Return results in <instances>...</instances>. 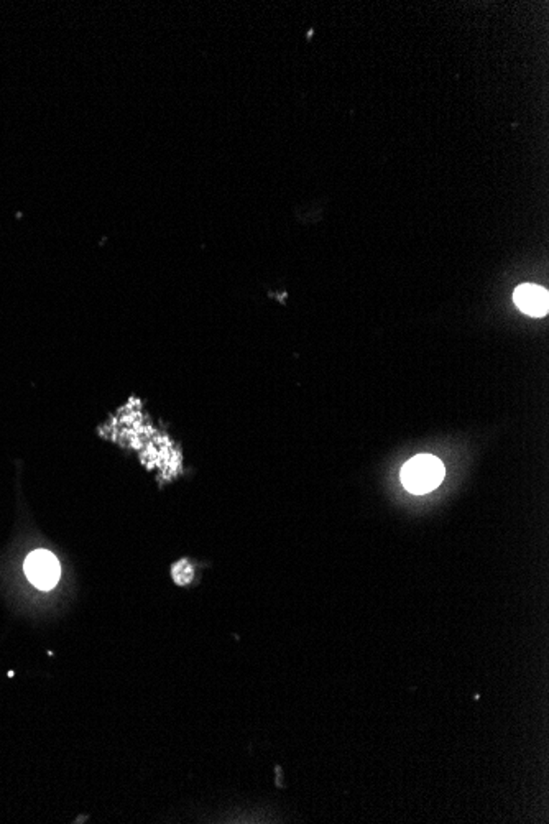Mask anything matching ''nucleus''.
<instances>
[{
	"mask_svg": "<svg viewBox=\"0 0 549 824\" xmlns=\"http://www.w3.org/2000/svg\"><path fill=\"white\" fill-rule=\"evenodd\" d=\"M25 573L31 584L43 591H48L58 584L61 568L58 558L51 551L37 549L30 553L29 558L25 559Z\"/></svg>",
	"mask_w": 549,
	"mask_h": 824,
	"instance_id": "obj_2",
	"label": "nucleus"
},
{
	"mask_svg": "<svg viewBox=\"0 0 549 824\" xmlns=\"http://www.w3.org/2000/svg\"><path fill=\"white\" fill-rule=\"evenodd\" d=\"M444 478L442 462L431 454L414 456L402 469V482L405 489L413 494H426L436 489Z\"/></svg>",
	"mask_w": 549,
	"mask_h": 824,
	"instance_id": "obj_1",
	"label": "nucleus"
},
{
	"mask_svg": "<svg viewBox=\"0 0 549 824\" xmlns=\"http://www.w3.org/2000/svg\"><path fill=\"white\" fill-rule=\"evenodd\" d=\"M513 300L523 313L530 314L535 318H541L548 314L549 296L548 292L543 286L530 284L521 285L515 290Z\"/></svg>",
	"mask_w": 549,
	"mask_h": 824,
	"instance_id": "obj_3",
	"label": "nucleus"
}]
</instances>
